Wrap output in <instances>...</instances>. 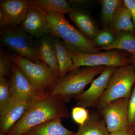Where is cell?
I'll return each instance as SVG.
<instances>
[{"label":"cell","mask_w":135,"mask_h":135,"mask_svg":"<svg viewBox=\"0 0 135 135\" xmlns=\"http://www.w3.org/2000/svg\"><path fill=\"white\" fill-rule=\"evenodd\" d=\"M90 114L86 108L77 105L72 109L71 116L73 120L79 126L83 125L87 121Z\"/></svg>","instance_id":"484cf974"},{"label":"cell","mask_w":135,"mask_h":135,"mask_svg":"<svg viewBox=\"0 0 135 135\" xmlns=\"http://www.w3.org/2000/svg\"><path fill=\"white\" fill-rule=\"evenodd\" d=\"M121 0H101V16L104 27H108Z\"/></svg>","instance_id":"7402d4cb"},{"label":"cell","mask_w":135,"mask_h":135,"mask_svg":"<svg viewBox=\"0 0 135 135\" xmlns=\"http://www.w3.org/2000/svg\"><path fill=\"white\" fill-rule=\"evenodd\" d=\"M109 135H135V128L128 126L121 130L110 133Z\"/></svg>","instance_id":"f1b7e54d"},{"label":"cell","mask_w":135,"mask_h":135,"mask_svg":"<svg viewBox=\"0 0 135 135\" xmlns=\"http://www.w3.org/2000/svg\"><path fill=\"white\" fill-rule=\"evenodd\" d=\"M107 66L81 67L72 70L70 73L57 80L46 90V93L59 96L69 102L84 92L85 87L94 78L100 74Z\"/></svg>","instance_id":"3957f363"},{"label":"cell","mask_w":135,"mask_h":135,"mask_svg":"<svg viewBox=\"0 0 135 135\" xmlns=\"http://www.w3.org/2000/svg\"><path fill=\"white\" fill-rule=\"evenodd\" d=\"M19 27L36 40L51 33L44 13L31 8L28 10L25 18Z\"/></svg>","instance_id":"7c38bea8"},{"label":"cell","mask_w":135,"mask_h":135,"mask_svg":"<svg viewBox=\"0 0 135 135\" xmlns=\"http://www.w3.org/2000/svg\"><path fill=\"white\" fill-rule=\"evenodd\" d=\"M75 133L66 128L61 119H58L35 127L23 135H73Z\"/></svg>","instance_id":"d6986e66"},{"label":"cell","mask_w":135,"mask_h":135,"mask_svg":"<svg viewBox=\"0 0 135 135\" xmlns=\"http://www.w3.org/2000/svg\"><path fill=\"white\" fill-rule=\"evenodd\" d=\"M69 16L77 29L90 40H93L100 32L92 18L82 10L73 9Z\"/></svg>","instance_id":"9a60e30c"},{"label":"cell","mask_w":135,"mask_h":135,"mask_svg":"<svg viewBox=\"0 0 135 135\" xmlns=\"http://www.w3.org/2000/svg\"><path fill=\"white\" fill-rule=\"evenodd\" d=\"M103 119L97 114L91 113L88 119L79 126L76 135H109Z\"/></svg>","instance_id":"ffe728a7"},{"label":"cell","mask_w":135,"mask_h":135,"mask_svg":"<svg viewBox=\"0 0 135 135\" xmlns=\"http://www.w3.org/2000/svg\"><path fill=\"white\" fill-rule=\"evenodd\" d=\"M9 77L12 94L11 102L33 99L44 94L39 93L35 89L15 64Z\"/></svg>","instance_id":"8fae6325"},{"label":"cell","mask_w":135,"mask_h":135,"mask_svg":"<svg viewBox=\"0 0 135 135\" xmlns=\"http://www.w3.org/2000/svg\"><path fill=\"white\" fill-rule=\"evenodd\" d=\"M11 55L15 64L39 93L44 94L59 78L43 62H34L14 53Z\"/></svg>","instance_id":"8992f818"},{"label":"cell","mask_w":135,"mask_h":135,"mask_svg":"<svg viewBox=\"0 0 135 135\" xmlns=\"http://www.w3.org/2000/svg\"><path fill=\"white\" fill-rule=\"evenodd\" d=\"M61 97L45 92L34 98L24 115L6 135H23L31 129L50 121L71 115Z\"/></svg>","instance_id":"6da1fadb"},{"label":"cell","mask_w":135,"mask_h":135,"mask_svg":"<svg viewBox=\"0 0 135 135\" xmlns=\"http://www.w3.org/2000/svg\"><path fill=\"white\" fill-rule=\"evenodd\" d=\"M71 53L74 63L71 71L85 66H104L119 67L131 64L130 54L120 50H112L97 54Z\"/></svg>","instance_id":"52a82bcc"},{"label":"cell","mask_w":135,"mask_h":135,"mask_svg":"<svg viewBox=\"0 0 135 135\" xmlns=\"http://www.w3.org/2000/svg\"><path fill=\"white\" fill-rule=\"evenodd\" d=\"M108 27L116 35L122 32L134 33L131 14L123 1H122L117 8Z\"/></svg>","instance_id":"2e32d148"},{"label":"cell","mask_w":135,"mask_h":135,"mask_svg":"<svg viewBox=\"0 0 135 135\" xmlns=\"http://www.w3.org/2000/svg\"><path fill=\"white\" fill-rule=\"evenodd\" d=\"M135 84V70L131 64L117 68L95 108L100 110L112 101L121 98L129 99Z\"/></svg>","instance_id":"277c9868"},{"label":"cell","mask_w":135,"mask_h":135,"mask_svg":"<svg viewBox=\"0 0 135 135\" xmlns=\"http://www.w3.org/2000/svg\"><path fill=\"white\" fill-rule=\"evenodd\" d=\"M129 99L121 98L110 102L99 111L110 133L128 126V109Z\"/></svg>","instance_id":"ba28073f"},{"label":"cell","mask_w":135,"mask_h":135,"mask_svg":"<svg viewBox=\"0 0 135 135\" xmlns=\"http://www.w3.org/2000/svg\"><path fill=\"white\" fill-rule=\"evenodd\" d=\"M116 39V35L109 27H103L92 41L97 47L102 48L110 46L115 41Z\"/></svg>","instance_id":"603a6c76"},{"label":"cell","mask_w":135,"mask_h":135,"mask_svg":"<svg viewBox=\"0 0 135 135\" xmlns=\"http://www.w3.org/2000/svg\"><path fill=\"white\" fill-rule=\"evenodd\" d=\"M128 123V126L135 128V84L129 101Z\"/></svg>","instance_id":"4316f807"},{"label":"cell","mask_w":135,"mask_h":135,"mask_svg":"<svg viewBox=\"0 0 135 135\" xmlns=\"http://www.w3.org/2000/svg\"><path fill=\"white\" fill-rule=\"evenodd\" d=\"M12 55L3 49L0 51V78L9 77L15 66Z\"/></svg>","instance_id":"d4e9b609"},{"label":"cell","mask_w":135,"mask_h":135,"mask_svg":"<svg viewBox=\"0 0 135 135\" xmlns=\"http://www.w3.org/2000/svg\"><path fill=\"white\" fill-rule=\"evenodd\" d=\"M33 99L11 102L0 112V135H6L10 131L24 115Z\"/></svg>","instance_id":"4fadbf2b"},{"label":"cell","mask_w":135,"mask_h":135,"mask_svg":"<svg viewBox=\"0 0 135 135\" xmlns=\"http://www.w3.org/2000/svg\"><path fill=\"white\" fill-rule=\"evenodd\" d=\"M12 100L9 80L6 77L0 78V112L9 104Z\"/></svg>","instance_id":"cb8c5ba5"},{"label":"cell","mask_w":135,"mask_h":135,"mask_svg":"<svg viewBox=\"0 0 135 135\" xmlns=\"http://www.w3.org/2000/svg\"><path fill=\"white\" fill-rule=\"evenodd\" d=\"M73 135H76V134H75H75H73Z\"/></svg>","instance_id":"f546056e"},{"label":"cell","mask_w":135,"mask_h":135,"mask_svg":"<svg viewBox=\"0 0 135 135\" xmlns=\"http://www.w3.org/2000/svg\"><path fill=\"white\" fill-rule=\"evenodd\" d=\"M55 36L52 34L46 35L36 40L37 51L42 62L48 66L59 77V66L56 49Z\"/></svg>","instance_id":"5bb4252c"},{"label":"cell","mask_w":135,"mask_h":135,"mask_svg":"<svg viewBox=\"0 0 135 135\" xmlns=\"http://www.w3.org/2000/svg\"><path fill=\"white\" fill-rule=\"evenodd\" d=\"M99 50L109 51L118 49L127 51L131 55V64L135 70V35L134 33L122 32L116 35L115 41L106 47Z\"/></svg>","instance_id":"e0dca14e"},{"label":"cell","mask_w":135,"mask_h":135,"mask_svg":"<svg viewBox=\"0 0 135 135\" xmlns=\"http://www.w3.org/2000/svg\"><path fill=\"white\" fill-rule=\"evenodd\" d=\"M43 12L48 23L51 33L62 40L71 52L86 54L102 52L94 46L92 41L70 24L64 15L50 11Z\"/></svg>","instance_id":"7a4b0ae2"},{"label":"cell","mask_w":135,"mask_h":135,"mask_svg":"<svg viewBox=\"0 0 135 135\" xmlns=\"http://www.w3.org/2000/svg\"><path fill=\"white\" fill-rule=\"evenodd\" d=\"M1 41L9 50L35 63H41L36 49V40L19 27L1 29Z\"/></svg>","instance_id":"5b68a950"},{"label":"cell","mask_w":135,"mask_h":135,"mask_svg":"<svg viewBox=\"0 0 135 135\" xmlns=\"http://www.w3.org/2000/svg\"><path fill=\"white\" fill-rule=\"evenodd\" d=\"M118 68L107 66L100 75L92 81L86 90L74 98L77 105L95 108L106 89L111 76Z\"/></svg>","instance_id":"9c48e42d"},{"label":"cell","mask_w":135,"mask_h":135,"mask_svg":"<svg viewBox=\"0 0 135 135\" xmlns=\"http://www.w3.org/2000/svg\"><path fill=\"white\" fill-rule=\"evenodd\" d=\"M29 2L31 8L43 12L69 15L73 9L69 2L65 0H29Z\"/></svg>","instance_id":"ac0fdd59"},{"label":"cell","mask_w":135,"mask_h":135,"mask_svg":"<svg viewBox=\"0 0 135 135\" xmlns=\"http://www.w3.org/2000/svg\"><path fill=\"white\" fill-rule=\"evenodd\" d=\"M0 8L4 16L0 20L1 29L5 26L18 27L24 20L31 8L29 0H1Z\"/></svg>","instance_id":"30bf717a"},{"label":"cell","mask_w":135,"mask_h":135,"mask_svg":"<svg viewBox=\"0 0 135 135\" xmlns=\"http://www.w3.org/2000/svg\"><path fill=\"white\" fill-rule=\"evenodd\" d=\"M123 2L130 11L135 28V0H123Z\"/></svg>","instance_id":"83f0119b"},{"label":"cell","mask_w":135,"mask_h":135,"mask_svg":"<svg viewBox=\"0 0 135 135\" xmlns=\"http://www.w3.org/2000/svg\"><path fill=\"white\" fill-rule=\"evenodd\" d=\"M56 47L59 66V77L62 78L70 73L74 63L71 51L62 40L55 36Z\"/></svg>","instance_id":"44dd1931"}]
</instances>
